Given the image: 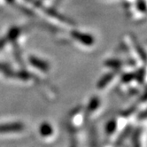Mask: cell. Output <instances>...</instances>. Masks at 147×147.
<instances>
[{"label":"cell","mask_w":147,"mask_h":147,"mask_svg":"<svg viewBox=\"0 0 147 147\" xmlns=\"http://www.w3.org/2000/svg\"><path fill=\"white\" fill-rule=\"evenodd\" d=\"M24 129V125L19 122L0 124V133H10V132H19Z\"/></svg>","instance_id":"7a4b0ae2"},{"label":"cell","mask_w":147,"mask_h":147,"mask_svg":"<svg viewBox=\"0 0 147 147\" xmlns=\"http://www.w3.org/2000/svg\"><path fill=\"white\" fill-rule=\"evenodd\" d=\"M136 107H130L129 109L126 110L124 113H122V116H124V117H126V116H129V115H130L132 113H134V112L136 111Z\"/></svg>","instance_id":"e0dca14e"},{"label":"cell","mask_w":147,"mask_h":147,"mask_svg":"<svg viewBox=\"0 0 147 147\" xmlns=\"http://www.w3.org/2000/svg\"><path fill=\"white\" fill-rule=\"evenodd\" d=\"M98 105H99V99L98 98H92L91 101H90V105H89V107H88L89 111H90V112L91 111H94V110H95L98 107Z\"/></svg>","instance_id":"5bb4252c"},{"label":"cell","mask_w":147,"mask_h":147,"mask_svg":"<svg viewBox=\"0 0 147 147\" xmlns=\"http://www.w3.org/2000/svg\"><path fill=\"white\" fill-rule=\"evenodd\" d=\"M10 76H15L17 78H20L22 80H28L30 78V75L28 72H26V71H20V72H17V73H14L12 72Z\"/></svg>","instance_id":"9c48e42d"},{"label":"cell","mask_w":147,"mask_h":147,"mask_svg":"<svg viewBox=\"0 0 147 147\" xmlns=\"http://www.w3.org/2000/svg\"><path fill=\"white\" fill-rule=\"evenodd\" d=\"M72 147H76V146L75 145H72Z\"/></svg>","instance_id":"ffe728a7"},{"label":"cell","mask_w":147,"mask_h":147,"mask_svg":"<svg viewBox=\"0 0 147 147\" xmlns=\"http://www.w3.org/2000/svg\"><path fill=\"white\" fill-rule=\"evenodd\" d=\"M105 65L108 67L113 68V69H118L121 67L122 66V62L119 59H110L105 61Z\"/></svg>","instance_id":"8992f818"},{"label":"cell","mask_w":147,"mask_h":147,"mask_svg":"<svg viewBox=\"0 0 147 147\" xmlns=\"http://www.w3.org/2000/svg\"><path fill=\"white\" fill-rule=\"evenodd\" d=\"M40 134L44 136H47L52 134V128L48 123H44L40 127Z\"/></svg>","instance_id":"ba28073f"},{"label":"cell","mask_w":147,"mask_h":147,"mask_svg":"<svg viewBox=\"0 0 147 147\" xmlns=\"http://www.w3.org/2000/svg\"><path fill=\"white\" fill-rule=\"evenodd\" d=\"M136 8L139 12L145 13L146 11V4L144 2V0H139V1L136 3Z\"/></svg>","instance_id":"9a60e30c"},{"label":"cell","mask_w":147,"mask_h":147,"mask_svg":"<svg viewBox=\"0 0 147 147\" xmlns=\"http://www.w3.org/2000/svg\"><path fill=\"white\" fill-rule=\"evenodd\" d=\"M28 61L31 65H32L33 67H35L36 68L41 70V71H44V72H46L49 70L50 67H49V64L43 60V59H40L36 57H33V56H30L29 59H28Z\"/></svg>","instance_id":"3957f363"},{"label":"cell","mask_w":147,"mask_h":147,"mask_svg":"<svg viewBox=\"0 0 147 147\" xmlns=\"http://www.w3.org/2000/svg\"><path fill=\"white\" fill-rule=\"evenodd\" d=\"M132 40H134V42H135V46H136V51H138V52L139 56L141 57V59H143V61H144V62H145L146 55H145V52H144V49L140 46V45L138 43V42H136V40L135 38H132Z\"/></svg>","instance_id":"30bf717a"},{"label":"cell","mask_w":147,"mask_h":147,"mask_svg":"<svg viewBox=\"0 0 147 147\" xmlns=\"http://www.w3.org/2000/svg\"><path fill=\"white\" fill-rule=\"evenodd\" d=\"M144 73H145L144 68H141V69H139L138 72H136V73H135V78L138 81V82H140V83H143L144 82Z\"/></svg>","instance_id":"8fae6325"},{"label":"cell","mask_w":147,"mask_h":147,"mask_svg":"<svg viewBox=\"0 0 147 147\" xmlns=\"http://www.w3.org/2000/svg\"><path fill=\"white\" fill-rule=\"evenodd\" d=\"M133 79H135V74L134 73H127L124 74V75L121 76V81L124 83H128L130 82L131 81H133Z\"/></svg>","instance_id":"4fadbf2b"},{"label":"cell","mask_w":147,"mask_h":147,"mask_svg":"<svg viewBox=\"0 0 147 147\" xmlns=\"http://www.w3.org/2000/svg\"><path fill=\"white\" fill-rule=\"evenodd\" d=\"M6 1H7L8 3H13V2L14 1V0H6Z\"/></svg>","instance_id":"d6986e66"},{"label":"cell","mask_w":147,"mask_h":147,"mask_svg":"<svg viewBox=\"0 0 147 147\" xmlns=\"http://www.w3.org/2000/svg\"><path fill=\"white\" fill-rule=\"evenodd\" d=\"M116 126H117V124L114 120L110 121L107 125V132L108 134H113L115 131V129H116Z\"/></svg>","instance_id":"7c38bea8"},{"label":"cell","mask_w":147,"mask_h":147,"mask_svg":"<svg viewBox=\"0 0 147 147\" xmlns=\"http://www.w3.org/2000/svg\"><path fill=\"white\" fill-rule=\"evenodd\" d=\"M0 71H3L5 73V75L6 76H9L11 75V68H10V67L8 65H5V64H2V63H0Z\"/></svg>","instance_id":"2e32d148"},{"label":"cell","mask_w":147,"mask_h":147,"mask_svg":"<svg viewBox=\"0 0 147 147\" xmlns=\"http://www.w3.org/2000/svg\"><path fill=\"white\" fill-rule=\"evenodd\" d=\"M71 36H72V37H74L77 41H79L80 43L83 44L84 45H87V46H91L94 44V42H95V39H94V37L91 35L82 33V32H80V31H77V30L72 31Z\"/></svg>","instance_id":"6da1fadb"},{"label":"cell","mask_w":147,"mask_h":147,"mask_svg":"<svg viewBox=\"0 0 147 147\" xmlns=\"http://www.w3.org/2000/svg\"><path fill=\"white\" fill-rule=\"evenodd\" d=\"M20 29L17 27H13L11 29L9 30V32L7 33V36H6V40L7 41H11V42H14L18 36H20Z\"/></svg>","instance_id":"5b68a950"},{"label":"cell","mask_w":147,"mask_h":147,"mask_svg":"<svg viewBox=\"0 0 147 147\" xmlns=\"http://www.w3.org/2000/svg\"><path fill=\"white\" fill-rule=\"evenodd\" d=\"M114 73H113V72H111V73H109V74H107V75H106V76H104L100 80H99V82H98V84H97V86H98V89H103L105 86H107L108 83L113 80V78L114 77Z\"/></svg>","instance_id":"277c9868"},{"label":"cell","mask_w":147,"mask_h":147,"mask_svg":"<svg viewBox=\"0 0 147 147\" xmlns=\"http://www.w3.org/2000/svg\"><path fill=\"white\" fill-rule=\"evenodd\" d=\"M6 42H7V40H6L5 37V38H2V39H0V49H2V48L5 45Z\"/></svg>","instance_id":"ac0fdd59"},{"label":"cell","mask_w":147,"mask_h":147,"mask_svg":"<svg viewBox=\"0 0 147 147\" xmlns=\"http://www.w3.org/2000/svg\"><path fill=\"white\" fill-rule=\"evenodd\" d=\"M130 131H131V126H128L127 128H125L124 130L121 133L118 139L116 140V145H121L124 142V140L128 138V136L129 135Z\"/></svg>","instance_id":"52a82bcc"}]
</instances>
